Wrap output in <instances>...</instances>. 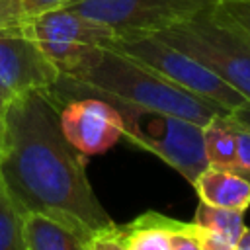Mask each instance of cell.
<instances>
[{
  "instance_id": "obj_13",
  "label": "cell",
  "mask_w": 250,
  "mask_h": 250,
  "mask_svg": "<svg viewBox=\"0 0 250 250\" xmlns=\"http://www.w3.org/2000/svg\"><path fill=\"white\" fill-rule=\"evenodd\" d=\"M236 123L227 115H217L203 125V150L207 164L232 170L236 162Z\"/></svg>"
},
{
  "instance_id": "obj_2",
  "label": "cell",
  "mask_w": 250,
  "mask_h": 250,
  "mask_svg": "<svg viewBox=\"0 0 250 250\" xmlns=\"http://www.w3.org/2000/svg\"><path fill=\"white\" fill-rule=\"evenodd\" d=\"M61 76H66L109 98L158 109L193 121L201 127L209 119L229 113L225 107L201 100L164 78L154 68L102 45H96L76 68Z\"/></svg>"
},
{
  "instance_id": "obj_17",
  "label": "cell",
  "mask_w": 250,
  "mask_h": 250,
  "mask_svg": "<svg viewBox=\"0 0 250 250\" xmlns=\"http://www.w3.org/2000/svg\"><path fill=\"white\" fill-rule=\"evenodd\" d=\"M215 8L250 35V0H225L217 2Z\"/></svg>"
},
{
  "instance_id": "obj_14",
  "label": "cell",
  "mask_w": 250,
  "mask_h": 250,
  "mask_svg": "<svg viewBox=\"0 0 250 250\" xmlns=\"http://www.w3.org/2000/svg\"><path fill=\"white\" fill-rule=\"evenodd\" d=\"M193 223L201 225L205 229L217 230L223 236H227L232 244L238 242L242 236L246 225H244V211H232V209H223V207H213L203 201L197 203Z\"/></svg>"
},
{
  "instance_id": "obj_24",
  "label": "cell",
  "mask_w": 250,
  "mask_h": 250,
  "mask_svg": "<svg viewBox=\"0 0 250 250\" xmlns=\"http://www.w3.org/2000/svg\"><path fill=\"white\" fill-rule=\"evenodd\" d=\"M2 135H4V125H2V117H0V150H2Z\"/></svg>"
},
{
  "instance_id": "obj_10",
  "label": "cell",
  "mask_w": 250,
  "mask_h": 250,
  "mask_svg": "<svg viewBox=\"0 0 250 250\" xmlns=\"http://www.w3.org/2000/svg\"><path fill=\"white\" fill-rule=\"evenodd\" d=\"M193 189L199 201L213 207L232 211H246L250 207V182L230 170L207 166L195 178Z\"/></svg>"
},
{
  "instance_id": "obj_9",
  "label": "cell",
  "mask_w": 250,
  "mask_h": 250,
  "mask_svg": "<svg viewBox=\"0 0 250 250\" xmlns=\"http://www.w3.org/2000/svg\"><path fill=\"white\" fill-rule=\"evenodd\" d=\"M16 27L35 43L51 45H104L115 37V31L107 25L88 20L64 6L31 18Z\"/></svg>"
},
{
  "instance_id": "obj_25",
  "label": "cell",
  "mask_w": 250,
  "mask_h": 250,
  "mask_svg": "<svg viewBox=\"0 0 250 250\" xmlns=\"http://www.w3.org/2000/svg\"><path fill=\"white\" fill-rule=\"evenodd\" d=\"M215 2H225V0H215Z\"/></svg>"
},
{
  "instance_id": "obj_22",
  "label": "cell",
  "mask_w": 250,
  "mask_h": 250,
  "mask_svg": "<svg viewBox=\"0 0 250 250\" xmlns=\"http://www.w3.org/2000/svg\"><path fill=\"white\" fill-rule=\"evenodd\" d=\"M234 250H250V227L244 229L242 236H240L238 242L234 244Z\"/></svg>"
},
{
  "instance_id": "obj_16",
  "label": "cell",
  "mask_w": 250,
  "mask_h": 250,
  "mask_svg": "<svg viewBox=\"0 0 250 250\" xmlns=\"http://www.w3.org/2000/svg\"><path fill=\"white\" fill-rule=\"evenodd\" d=\"M68 2L70 0H0V27H16Z\"/></svg>"
},
{
  "instance_id": "obj_8",
  "label": "cell",
  "mask_w": 250,
  "mask_h": 250,
  "mask_svg": "<svg viewBox=\"0 0 250 250\" xmlns=\"http://www.w3.org/2000/svg\"><path fill=\"white\" fill-rule=\"evenodd\" d=\"M61 72L20 27H0V90L12 102L27 92L51 90Z\"/></svg>"
},
{
  "instance_id": "obj_3",
  "label": "cell",
  "mask_w": 250,
  "mask_h": 250,
  "mask_svg": "<svg viewBox=\"0 0 250 250\" xmlns=\"http://www.w3.org/2000/svg\"><path fill=\"white\" fill-rule=\"evenodd\" d=\"M152 35L184 51L250 100V35L215 6Z\"/></svg>"
},
{
  "instance_id": "obj_20",
  "label": "cell",
  "mask_w": 250,
  "mask_h": 250,
  "mask_svg": "<svg viewBox=\"0 0 250 250\" xmlns=\"http://www.w3.org/2000/svg\"><path fill=\"white\" fill-rule=\"evenodd\" d=\"M86 250H127L121 234V227L115 223L111 229H105L92 236L86 244Z\"/></svg>"
},
{
  "instance_id": "obj_1",
  "label": "cell",
  "mask_w": 250,
  "mask_h": 250,
  "mask_svg": "<svg viewBox=\"0 0 250 250\" xmlns=\"http://www.w3.org/2000/svg\"><path fill=\"white\" fill-rule=\"evenodd\" d=\"M59 111L47 92H27L8 104L0 180L20 213L49 215L88 242L115 221L90 186L86 156L62 135Z\"/></svg>"
},
{
  "instance_id": "obj_15",
  "label": "cell",
  "mask_w": 250,
  "mask_h": 250,
  "mask_svg": "<svg viewBox=\"0 0 250 250\" xmlns=\"http://www.w3.org/2000/svg\"><path fill=\"white\" fill-rule=\"evenodd\" d=\"M0 250H27L23 240L21 213L0 180Z\"/></svg>"
},
{
  "instance_id": "obj_4",
  "label": "cell",
  "mask_w": 250,
  "mask_h": 250,
  "mask_svg": "<svg viewBox=\"0 0 250 250\" xmlns=\"http://www.w3.org/2000/svg\"><path fill=\"white\" fill-rule=\"evenodd\" d=\"M86 90H92V88H86ZM96 94L104 96L121 115L123 139H127L139 148H145L152 152L154 156H158L160 160H164L180 176H184L191 186L195 178L209 166L205 158V150H203V127L201 125L164 113V111H158V109L121 102L102 92H96Z\"/></svg>"
},
{
  "instance_id": "obj_5",
  "label": "cell",
  "mask_w": 250,
  "mask_h": 250,
  "mask_svg": "<svg viewBox=\"0 0 250 250\" xmlns=\"http://www.w3.org/2000/svg\"><path fill=\"white\" fill-rule=\"evenodd\" d=\"M102 47H107L111 51H117L121 55H127L150 68H154L164 78L172 80L174 84L182 86L184 90L191 92L193 96L207 100L211 104H217L225 107L227 111L238 107L246 98L234 90L230 84H227L223 78H219L215 72H211L207 66L186 55L184 51L168 45L160 37L152 33L143 35H115Z\"/></svg>"
},
{
  "instance_id": "obj_19",
  "label": "cell",
  "mask_w": 250,
  "mask_h": 250,
  "mask_svg": "<svg viewBox=\"0 0 250 250\" xmlns=\"http://www.w3.org/2000/svg\"><path fill=\"white\" fill-rule=\"evenodd\" d=\"M191 232L197 238L201 250H234V244L227 236H223L217 230H211V229H205L201 225H195L193 221H191Z\"/></svg>"
},
{
  "instance_id": "obj_6",
  "label": "cell",
  "mask_w": 250,
  "mask_h": 250,
  "mask_svg": "<svg viewBox=\"0 0 250 250\" xmlns=\"http://www.w3.org/2000/svg\"><path fill=\"white\" fill-rule=\"evenodd\" d=\"M47 94L61 105L59 121L62 135L84 156L102 154L123 139L121 115L104 96L64 76H59Z\"/></svg>"
},
{
  "instance_id": "obj_11",
  "label": "cell",
  "mask_w": 250,
  "mask_h": 250,
  "mask_svg": "<svg viewBox=\"0 0 250 250\" xmlns=\"http://www.w3.org/2000/svg\"><path fill=\"white\" fill-rule=\"evenodd\" d=\"M21 225L27 250H86V240L49 215L21 213Z\"/></svg>"
},
{
  "instance_id": "obj_18",
  "label": "cell",
  "mask_w": 250,
  "mask_h": 250,
  "mask_svg": "<svg viewBox=\"0 0 250 250\" xmlns=\"http://www.w3.org/2000/svg\"><path fill=\"white\" fill-rule=\"evenodd\" d=\"M236 139H238L236 162H234V168L230 172H234V174H238L250 182V129L236 123Z\"/></svg>"
},
{
  "instance_id": "obj_23",
  "label": "cell",
  "mask_w": 250,
  "mask_h": 250,
  "mask_svg": "<svg viewBox=\"0 0 250 250\" xmlns=\"http://www.w3.org/2000/svg\"><path fill=\"white\" fill-rule=\"evenodd\" d=\"M8 104H10V100L6 98V94L0 90V117L4 115V111H6V107H8Z\"/></svg>"
},
{
  "instance_id": "obj_12",
  "label": "cell",
  "mask_w": 250,
  "mask_h": 250,
  "mask_svg": "<svg viewBox=\"0 0 250 250\" xmlns=\"http://www.w3.org/2000/svg\"><path fill=\"white\" fill-rule=\"evenodd\" d=\"M182 221L156 211H146L121 227L127 250H172V232Z\"/></svg>"
},
{
  "instance_id": "obj_21",
  "label": "cell",
  "mask_w": 250,
  "mask_h": 250,
  "mask_svg": "<svg viewBox=\"0 0 250 250\" xmlns=\"http://www.w3.org/2000/svg\"><path fill=\"white\" fill-rule=\"evenodd\" d=\"M172 250H201L197 238L191 232V223H180L172 232Z\"/></svg>"
},
{
  "instance_id": "obj_7",
  "label": "cell",
  "mask_w": 250,
  "mask_h": 250,
  "mask_svg": "<svg viewBox=\"0 0 250 250\" xmlns=\"http://www.w3.org/2000/svg\"><path fill=\"white\" fill-rule=\"evenodd\" d=\"M215 4V0H70L64 8L107 25L115 35H143L184 21Z\"/></svg>"
}]
</instances>
